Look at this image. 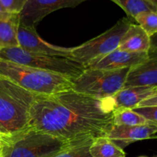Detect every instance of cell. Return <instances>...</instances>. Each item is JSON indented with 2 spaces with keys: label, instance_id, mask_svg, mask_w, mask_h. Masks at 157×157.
Masks as SVG:
<instances>
[{
  "label": "cell",
  "instance_id": "7",
  "mask_svg": "<svg viewBox=\"0 0 157 157\" xmlns=\"http://www.w3.org/2000/svg\"><path fill=\"white\" fill-rule=\"evenodd\" d=\"M133 23L128 17L120 19L113 27L78 47L71 48L69 58L87 67L90 63L118 48L120 41Z\"/></svg>",
  "mask_w": 157,
  "mask_h": 157
},
{
  "label": "cell",
  "instance_id": "17",
  "mask_svg": "<svg viewBox=\"0 0 157 157\" xmlns=\"http://www.w3.org/2000/svg\"><path fill=\"white\" fill-rule=\"evenodd\" d=\"M113 126H137L149 124L148 121L133 109L120 108L113 112Z\"/></svg>",
  "mask_w": 157,
  "mask_h": 157
},
{
  "label": "cell",
  "instance_id": "28",
  "mask_svg": "<svg viewBox=\"0 0 157 157\" xmlns=\"http://www.w3.org/2000/svg\"><path fill=\"white\" fill-rule=\"evenodd\" d=\"M153 157H157V154L156 155V156H153Z\"/></svg>",
  "mask_w": 157,
  "mask_h": 157
},
{
  "label": "cell",
  "instance_id": "14",
  "mask_svg": "<svg viewBox=\"0 0 157 157\" xmlns=\"http://www.w3.org/2000/svg\"><path fill=\"white\" fill-rule=\"evenodd\" d=\"M118 48L130 52H148L150 37L139 25L132 23L121 38Z\"/></svg>",
  "mask_w": 157,
  "mask_h": 157
},
{
  "label": "cell",
  "instance_id": "20",
  "mask_svg": "<svg viewBox=\"0 0 157 157\" xmlns=\"http://www.w3.org/2000/svg\"><path fill=\"white\" fill-rule=\"evenodd\" d=\"M92 141L70 146L52 157H92L90 153V146Z\"/></svg>",
  "mask_w": 157,
  "mask_h": 157
},
{
  "label": "cell",
  "instance_id": "21",
  "mask_svg": "<svg viewBox=\"0 0 157 157\" xmlns=\"http://www.w3.org/2000/svg\"><path fill=\"white\" fill-rule=\"evenodd\" d=\"M28 0H0V6L5 12L20 14Z\"/></svg>",
  "mask_w": 157,
  "mask_h": 157
},
{
  "label": "cell",
  "instance_id": "10",
  "mask_svg": "<svg viewBox=\"0 0 157 157\" xmlns=\"http://www.w3.org/2000/svg\"><path fill=\"white\" fill-rule=\"evenodd\" d=\"M148 58V52H130L117 48L103 58L90 63L86 68L102 70L133 68L144 63Z\"/></svg>",
  "mask_w": 157,
  "mask_h": 157
},
{
  "label": "cell",
  "instance_id": "5",
  "mask_svg": "<svg viewBox=\"0 0 157 157\" xmlns=\"http://www.w3.org/2000/svg\"><path fill=\"white\" fill-rule=\"evenodd\" d=\"M0 60L58 74L72 81L78 78L86 69L82 64L68 57L34 53L19 47L0 50Z\"/></svg>",
  "mask_w": 157,
  "mask_h": 157
},
{
  "label": "cell",
  "instance_id": "23",
  "mask_svg": "<svg viewBox=\"0 0 157 157\" xmlns=\"http://www.w3.org/2000/svg\"><path fill=\"white\" fill-rule=\"evenodd\" d=\"M151 106H157V95L147 98L145 101H142L136 107H151Z\"/></svg>",
  "mask_w": 157,
  "mask_h": 157
},
{
  "label": "cell",
  "instance_id": "8",
  "mask_svg": "<svg viewBox=\"0 0 157 157\" xmlns=\"http://www.w3.org/2000/svg\"><path fill=\"white\" fill-rule=\"evenodd\" d=\"M87 0H28L19 14L20 24L35 28L52 12L64 8H74Z\"/></svg>",
  "mask_w": 157,
  "mask_h": 157
},
{
  "label": "cell",
  "instance_id": "19",
  "mask_svg": "<svg viewBox=\"0 0 157 157\" xmlns=\"http://www.w3.org/2000/svg\"><path fill=\"white\" fill-rule=\"evenodd\" d=\"M134 20L150 37L157 34V12H141L136 15Z\"/></svg>",
  "mask_w": 157,
  "mask_h": 157
},
{
  "label": "cell",
  "instance_id": "13",
  "mask_svg": "<svg viewBox=\"0 0 157 157\" xmlns=\"http://www.w3.org/2000/svg\"><path fill=\"white\" fill-rule=\"evenodd\" d=\"M148 54L144 63L130 69L124 87L157 86V52L149 51Z\"/></svg>",
  "mask_w": 157,
  "mask_h": 157
},
{
  "label": "cell",
  "instance_id": "22",
  "mask_svg": "<svg viewBox=\"0 0 157 157\" xmlns=\"http://www.w3.org/2000/svg\"><path fill=\"white\" fill-rule=\"evenodd\" d=\"M133 110L144 117L148 121L150 125L157 127V106L136 107Z\"/></svg>",
  "mask_w": 157,
  "mask_h": 157
},
{
  "label": "cell",
  "instance_id": "18",
  "mask_svg": "<svg viewBox=\"0 0 157 157\" xmlns=\"http://www.w3.org/2000/svg\"><path fill=\"white\" fill-rule=\"evenodd\" d=\"M120 6L130 19L133 20L138 14L147 11L157 12L156 7L147 0H111Z\"/></svg>",
  "mask_w": 157,
  "mask_h": 157
},
{
  "label": "cell",
  "instance_id": "16",
  "mask_svg": "<svg viewBox=\"0 0 157 157\" xmlns=\"http://www.w3.org/2000/svg\"><path fill=\"white\" fill-rule=\"evenodd\" d=\"M90 153L92 157H125L123 149L118 147L107 136L94 140L90 146Z\"/></svg>",
  "mask_w": 157,
  "mask_h": 157
},
{
  "label": "cell",
  "instance_id": "6",
  "mask_svg": "<svg viewBox=\"0 0 157 157\" xmlns=\"http://www.w3.org/2000/svg\"><path fill=\"white\" fill-rule=\"evenodd\" d=\"M130 69L86 68L78 78L73 80L72 90L97 99L109 98L124 88Z\"/></svg>",
  "mask_w": 157,
  "mask_h": 157
},
{
  "label": "cell",
  "instance_id": "24",
  "mask_svg": "<svg viewBox=\"0 0 157 157\" xmlns=\"http://www.w3.org/2000/svg\"><path fill=\"white\" fill-rule=\"evenodd\" d=\"M149 51L157 52V34L150 37V48Z\"/></svg>",
  "mask_w": 157,
  "mask_h": 157
},
{
  "label": "cell",
  "instance_id": "3",
  "mask_svg": "<svg viewBox=\"0 0 157 157\" xmlns=\"http://www.w3.org/2000/svg\"><path fill=\"white\" fill-rule=\"evenodd\" d=\"M0 75L38 95H51L73 88L71 79L35 67L0 60Z\"/></svg>",
  "mask_w": 157,
  "mask_h": 157
},
{
  "label": "cell",
  "instance_id": "27",
  "mask_svg": "<svg viewBox=\"0 0 157 157\" xmlns=\"http://www.w3.org/2000/svg\"><path fill=\"white\" fill-rule=\"evenodd\" d=\"M8 132H6V130H5L2 127L0 126V134H3V133H7Z\"/></svg>",
  "mask_w": 157,
  "mask_h": 157
},
{
  "label": "cell",
  "instance_id": "11",
  "mask_svg": "<svg viewBox=\"0 0 157 157\" xmlns=\"http://www.w3.org/2000/svg\"><path fill=\"white\" fill-rule=\"evenodd\" d=\"M157 95V86L124 87L114 95L105 98L114 111L117 109L136 108L142 101Z\"/></svg>",
  "mask_w": 157,
  "mask_h": 157
},
{
  "label": "cell",
  "instance_id": "1",
  "mask_svg": "<svg viewBox=\"0 0 157 157\" xmlns=\"http://www.w3.org/2000/svg\"><path fill=\"white\" fill-rule=\"evenodd\" d=\"M113 112L105 98L73 90L38 95L29 110L28 127L80 144L107 136L113 126Z\"/></svg>",
  "mask_w": 157,
  "mask_h": 157
},
{
  "label": "cell",
  "instance_id": "15",
  "mask_svg": "<svg viewBox=\"0 0 157 157\" xmlns=\"http://www.w3.org/2000/svg\"><path fill=\"white\" fill-rule=\"evenodd\" d=\"M19 14H7L0 17V50L19 47L18 29Z\"/></svg>",
  "mask_w": 157,
  "mask_h": 157
},
{
  "label": "cell",
  "instance_id": "26",
  "mask_svg": "<svg viewBox=\"0 0 157 157\" xmlns=\"http://www.w3.org/2000/svg\"><path fill=\"white\" fill-rule=\"evenodd\" d=\"M7 14H9V13H7V12H5L4 11L2 10V9L1 6H0V17L5 16V15H6Z\"/></svg>",
  "mask_w": 157,
  "mask_h": 157
},
{
  "label": "cell",
  "instance_id": "25",
  "mask_svg": "<svg viewBox=\"0 0 157 157\" xmlns=\"http://www.w3.org/2000/svg\"><path fill=\"white\" fill-rule=\"evenodd\" d=\"M148 2H150V4L153 5L154 7H156L157 9V0H147Z\"/></svg>",
  "mask_w": 157,
  "mask_h": 157
},
{
  "label": "cell",
  "instance_id": "12",
  "mask_svg": "<svg viewBox=\"0 0 157 157\" xmlns=\"http://www.w3.org/2000/svg\"><path fill=\"white\" fill-rule=\"evenodd\" d=\"M157 133V127L150 124L137 126H113L107 137L124 150L129 144L150 139Z\"/></svg>",
  "mask_w": 157,
  "mask_h": 157
},
{
  "label": "cell",
  "instance_id": "9",
  "mask_svg": "<svg viewBox=\"0 0 157 157\" xmlns=\"http://www.w3.org/2000/svg\"><path fill=\"white\" fill-rule=\"evenodd\" d=\"M19 48L34 53L68 57L71 48L59 47L47 42L40 37L35 28L28 27L19 23L18 29Z\"/></svg>",
  "mask_w": 157,
  "mask_h": 157
},
{
  "label": "cell",
  "instance_id": "2",
  "mask_svg": "<svg viewBox=\"0 0 157 157\" xmlns=\"http://www.w3.org/2000/svg\"><path fill=\"white\" fill-rule=\"evenodd\" d=\"M72 145L75 144L27 127L0 134V157H52Z\"/></svg>",
  "mask_w": 157,
  "mask_h": 157
},
{
  "label": "cell",
  "instance_id": "4",
  "mask_svg": "<svg viewBox=\"0 0 157 157\" xmlns=\"http://www.w3.org/2000/svg\"><path fill=\"white\" fill-rule=\"evenodd\" d=\"M38 96L0 75V126L8 133L26 128L29 110Z\"/></svg>",
  "mask_w": 157,
  "mask_h": 157
}]
</instances>
